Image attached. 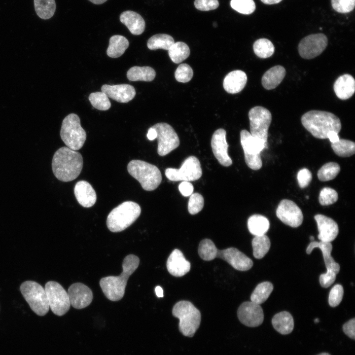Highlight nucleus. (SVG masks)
I'll list each match as a JSON object with an SVG mask.
<instances>
[{
    "mask_svg": "<svg viewBox=\"0 0 355 355\" xmlns=\"http://www.w3.org/2000/svg\"><path fill=\"white\" fill-rule=\"evenodd\" d=\"M83 167L81 154L67 146L58 149L52 161V169L55 177L60 181L68 182L75 179Z\"/></svg>",
    "mask_w": 355,
    "mask_h": 355,
    "instance_id": "obj_1",
    "label": "nucleus"
},
{
    "mask_svg": "<svg viewBox=\"0 0 355 355\" xmlns=\"http://www.w3.org/2000/svg\"><path fill=\"white\" fill-rule=\"evenodd\" d=\"M140 259L134 254L127 255L122 263L123 271L118 276H107L102 278L100 285L102 290L109 300L117 301L124 296L127 283L129 277L138 267Z\"/></svg>",
    "mask_w": 355,
    "mask_h": 355,
    "instance_id": "obj_2",
    "label": "nucleus"
},
{
    "mask_svg": "<svg viewBox=\"0 0 355 355\" xmlns=\"http://www.w3.org/2000/svg\"><path fill=\"white\" fill-rule=\"evenodd\" d=\"M304 127L315 138L327 139L329 132L338 134L341 129L340 119L334 114L325 111L312 110L304 113L301 117Z\"/></svg>",
    "mask_w": 355,
    "mask_h": 355,
    "instance_id": "obj_3",
    "label": "nucleus"
},
{
    "mask_svg": "<svg viewBox=\"0 0 355 355\" xmlns=\"http://www.w3.org/2000/svg\"><path fill=\"white\" fill-rule=\"evenodd\" d=\"M141 213L140 206L132 201H126L114 208L106 218L108 229L112 232L123 231L133 223Z\"/></svg>",
    "mask_w": 355,
    "mask_h": 355,
    "instance_id": "obj_4",
    "label": "nucleus"
},
{
    "mask_svg": "<svg viewBox=\"0 0 355 355\" xmlns=\"http://www.w3.org/2000/svg\"><path fill=\"white\" fill-rule=\"evenodd\" d=\"M172 314L179 320L180 332L185 336L193 337L201 323V315L199 310L190 302L182 300L174 306Z\"/></svg>",
    "mask_w": 355,
    "mask_h": 355,
    "instance_id": "obj_5",
    "label": "nucleus"
},
{
    "mask_svg": "<svg viewBox=\"0 0 355 355\" xmlns=\"http://www.w3.org/2000/svg\"><path fill=\"white\" fill-rule=\"evenodd\" d=\"M129 173L141 184L143 189L152 191L162 181V175L155 165L140 160H133L128 164Z\"/></svg>",
    "mask_w": 355,
    "mask_h": 355,
    "instance_id": "obj_6",
    "label": "nucleus"
},
{
    "mask_svg": "<svg viewBox=\"0 0 355 355\" xmlns=\"http://www.w3.org/2000/svg\"><path fill=\"white\" fill-rule=\"evenodd\" d=\"M60 136L67 147L73 150H79L83 146L86 133L81 127L80 118L77 114H69L63 119Z\"/></svg>",
    "mask_w": 355,
    "mask_h": 355,
    "instance_id": "obj_7",
    "label": "nucleus"
},
{
    "mask_svg": "<svg viewBox=\"0 0 355 355\" xmlns=\"http://www.w3.org/2000/svg\"><path fill=\"white\" fill-rule=\"evenodd\" d=\"M20 290L31 309L39 316L46 315L49 309L48 300L44 288L33 281L23 283Z\"/></svg>",
    "mask_w": 355,
    "mask_h": 355,
    "instance_id": "obj_8",
    "label": "nucleus"
},
{
    "mask_svg": "<svg viewBox=\"0 0 355 355\" xmlns=\"http://www.w3.org/2000/svg\"><path fill=\"white\" fill-rule=\"evenodd\" d=\"M240 141L247 166L254 170L260 169L262 166L260 153L267 147V144L261 139L252 136L245 129L240 132Z\"/></svg>",
    "mask_w": 355,
    "mask_h": 355,
    "instance_id": "obj_9",
    "label": "nucleus"
},
{
    "mask_svg": "<svg viewBox=\"0 0 355 355\" xmlns=\"http://www.w3.org/2000/svg\"><path fill=\"white\" fill-rule=\"evenodd\" d=\"M44 289L52 312L59 316L67 313L71 303L68 292L63 287L56 282L49 281L46 283Z\"/></svg>",
    "mask_w": 355,
    "mask_h": 355,
    "instance_id": "obj_10",
    "label": "nucleus"
},
{
    "mask_svg": "<svg viewBox=\"0 0 355 355\" xmlns=\"http://www.w3.org/2000/svg\"><path fill=\"white\" fill-rule=\"evenodd\" d=\"M165 173L171 181H191L199 179L202 175V171L199 159L190 156L183 161L179 169L167 168Z\"/></svg>",
    "mask_w": 355,
    "mask_h": 355,
    "instance_id": "obj_11",
    "label": "nucleus"
},
{
    "mask_svg": "<svg viewBox=\"0 0 355 355\" xmlns=\"http://www.w3.org/2000/svg\"><path fill=\"white\" fill-rule=\"evenodd\" d=\"M250 134L267 144L268 132L272 121L270 111L261 106H255L248 112Z\"/></svg>",
    "mask_w": 355,
    "mask_h": 355,
    "instance_id": "obj_12",
    "label": "nucleus"
},
{
    "mask_svg": "<svg viewBox=\"0 0 355 355\" xmlns=\"http://www.w3.org/2000/svg\"><path fill=\"white\" fill-rule=\"evenodd\" d=\"M152 127L157 132V153L160 156L167 155L179 146L178 137L171 125L166 123H158Z\"/></svg>",
    "mask_w": 355,
    "mask_h": 355,
    "instance_id": "obj_13",
    "label": "nucleus"
},
{
    "mask_svg": "<svg viewBox=\"0 0 355 355\" xmlns=\"http://www.w3.org/2000/svg\"><path fill=\"white\" fill-rule=\"evenodd\" d=\"M327 38L323 34L309 35L301 39L298 49L300 56L305 59H311L320 55L327 45Z\"/></svg>",
    "mask_w": 355,
    "mask_h": 355,
    "instance_id": "obj_14",
    "label": "nucleus"
},
{
    "mask_svg": "<svg viewBox=\"0 0 355 355\" xmlns=\"http://www.w3.org/2000/svg\"><path fill=\"white\" fill-rule=\"evenodd\" d=\"M278 218L285 224L296 228L301 225L303 215L300 208L292 201L283 199L276 210Z\"/></svg>",
    "mask_w": 355,
    "mask_h": 355,
    "instance_id": "obj_15",
    "label": "nucleus"
},
{
    "mask_svg": "<svg viewBox=\"0 0 355 355\" xmlns=\"http://www.w3.org/2000/svg\"><path fill=\"white\" fill-rule=\"evenodd\" d=\"M237 316L240 322L248 327L259 326L264 320V313L260 305L251 301L241 304L237 310Z\"/></svg>",
    "mask_w": 355,
    "mask_h": 355,
    "instance_id": "obj_16",
    "label": "nucleus"
},
{
    "mask_svg": "<svg viewBox=\"0 0 355 355\" xmlns=\"http://www.w3.org/2000/svg\"><path fill=\"white\" fill-rule=\"evenodd\" d=\"M226 133L220 128L213 134L211 140V147L214 156L218 162L225 167L230 166L232 160L228 154V144L226 140Z\"/></svg>",
    "mask_w": 355,
    "mask_h": 355,
    "instance_id": "obj_17",
    "label": "nucleus"
},
{
    "mask_svg": "<svg viewBox=\"0 0 355 355\" xmlns=\"http://www.w3.org/2000/svg\"><path fill=\"white\" fill-rule=\"evenodd\" d=\"M217 257L222 259L234 269L239 271L248 270L253 266L252 260L235 248L218 250Z\"/></svg>",
    "mask_w": 355,
    "mask_h": 355,
    "instance_id": "obj_18",
    "label": "nucleus"
},
{
    "mask_svg": "<svg viewBox=\"0 0 355 355\" xmlns=\"http://www.w3.org/2000/svg\"><path fill=\"white\" fill-rule=\"evenodd\" d=\"M68 294L71 305L74 308L81 309L90 305L93 299V293L87 286L80 283L72 284Z\"/></svg>",
    "mask_w": 355,
    "mask_h": 355,
    "instance_id": "obj_19",
    "label": "nucleus"
},
{
    "mask_svg": "<svg viewBox=\"0 0 355 355\" xmlns=\"http://www.w3.org/2000/svg\"><path fill=\"white\" fill-rule=\"evenodd\" d=\"M319 230L318 239L320 241L331 242L337 236L339 227L337 223L331 218L321 214L314 216Z\"/></svg>",
    "mask_w": 355,
    "mask_h": 355,
    "instance_id": "obj_20",
    "label": "nucleus"
},
{
    "mask_svg": "<svg viewBox=\"0 0 355 355\" xmlns=\"http://www.w3.org/2000/svg\"><path fill=\"white\" fill-rule=\"evenodd\" d=\"M101 91L108 97L122 103L130 101L136 95L134 87L128 84L114 85L104 84L102 86Z\"/></svg>",
    "mask_w": 355,
    "mask_h": 355,
    "instance_id": "obj_21",
    "label": "nucleus"
},
{
    "mask_svg": "<svg viewBox=\"0 0 355 355\" xmlns=\"http://www.w3.org/2000/svg\"><path fill=\"white\" fill-rule=\"evenodd\" d=\"M166 266L170 274L175 277H182L190 270V262L178 249H175L169 255Z\"/></svg>",
    "mask_w": 355,
    "mask_h": 355,
    "instance_id": "obj_22",
    "label": "nucleus"
},
{
    "mask_svg": "<svg viewBox=\"0 0 355 355\" xmlns=\"http://www.w3.org/2000/svg\"><path fill=\"white\" fill-rule=\"evenodd\" d=\"M74 193L77 202L83 207H91L96 203V192L91 185L86 181H78L75 185Z\"/></svg>",
    "mask_w": 355,
    "mask_h": 355,
    "instance_id": "obj_23",
    "label": "nucleus"
},
{
    "mask_svg": "<svg viewBox=\"0 0 355 355\" xmlns=\"http://www.w3.org/2000/svg\"><path fill=\"white\" fill-rule=\"evenodd\" d=\"M316 248H319L321 250L327 270H331L337 274L340 271V267L331 255L332 250L331 242L311 241L306 249L307 253L310 254Z\"/></svg>",
    "mask_w": 355,
    "mask_h": 355,
    "instance_id": "obj_24",
    "label": "nucleus"
},
{
    "mask_svg": "<svg viewBox=\"0 0 355 355\" xmlns=\"http://www.w3.org/2000/svg\"><path fill=\"white\" fill-rule=\"evenodd\" d=\"M247 82L246 73L241 70H235L230 72L224 77L223 86L224 90L230 94L241 92Z\"/></svg>",
    "mask_w": 355,
    "mask_h": 355,
    "instance_id": "obj_25",
    "label": "nucleus"
},
{
    "mask_svg": "<svg viewBox=\"0 0 355 355\" xmlns=\"http://www.w3.org/2000/svg\"><path fill=\"white\" fill-rule=\"evenodd\" d=\"M334 91L340 99L345 100L351 98L355 91V80L352 75L344 74L340 76L335 81Z\"/></svg>",
    "mask_w": 355,
    "mask_h": 355,
    "instance_id": "obj_26",
    "label": "nucleus"
},
{
    "mask_svg": "<svg viewBox=\"0 0 355 355\" xmlns=\"http://www.w3.org/2000/svg\"><path fill=\"white\" fill-rule=\"evenodd\" d=\"M120 20L133 35H139L144 31L145 27L144 20L140 14L134 11L130 10L124 11L120 16Z\"/></svg>",
    "mask_w": 355,
    "mask_h": 355,
    "instance_id": "obj_27",
    "label": "nucleus"
},
{
    "mask_svg": "<svg viewBox=\"0 0 355 355\" xmlns=\"http://www.w3.org/2000/svg\"><path fill=\"white\" fill-rule=\"evenodd\" d=\"M286 73L284 67L277 65L271 68L263 75L261 83L267 90H272L277 87L282 81Z\"/></svg>",
    "mask_w": 355,
    "mask_h": 355,
    "instance_id": "obj_28",
    "label": "nucleus"
},
{
    "mask_svg": "<svg viewBox=\"0 0 355 355\" xmlns=\"http://www.w3.org/2000/svg\"><path fill=\"white\" fill-rule=\"evenodd\" d=\"M272 324L275 329L283 335L290 333L294 328L293 317L286 311L276 314L272 319Z\"/></svg>",
    "mask_w": 355,
    "mask_h": 355,
    "instance_id": "obj_29",
    "label": "nucleus"
},
{
    "mask_svg": "<svg viewBox=\"0 0 355 355\" xmlns=\"http://www.w3.org/2000/svg\"><path fill=\"white\" fill-rule=\"evenodd\" d=\"M270 227L269 220L264 216L256 214L251 215L248 220V227L253 235H265Z\"/></svg>",
    "mask_w": 355,
    "mask_h": 355,
    "instance_id": "obj_30",
    "label": "nucleus"
},
{
    "mask_svg": "<svg viewBox=\"0 0 355 355\" xmlns=\"http://www.w3.org/2000/svg\"><path fill=\"white\" fill-rule=\"evenodd\" d=\"M129 45V42L125 37L120 35L113 36L109 39L106 54L111 58L119 57L124 54Z\"/></svg>",
    "mask_w": 355,
    "mask_h": 355,
    "instance_id": "obj_31",
    "label": "nucleus"
},
{
    "mask_svg": "<svg viewBox=\"0 0 355 355\" xmlns=\"http://www.w3.org/2000/svg\"><path fill=\"white\" fill-rule=\"evenodd\" d=\"M156 75V72L148 66L131 67L127 72V77L130 81H151Z\"/></svg>",
    "mask_w": 355,
    "mask_h": 355,
    "instance_id": "obj_32",
    "label": "nucleus"
},
{
    "mask_svg": "<svg viewBox=\"0 0 355 355\" xmlns=\"http://www.w3.org/2000/svg\"><path fill=\"white\" fill-rule=\"evenodd\" d=\"M35 11L37 15L43 20L53 17L56 10L55 0H34Z\"/></svg>",
    "mask_w": 355,
    "mask_h": 355,
    "instance_id": "obj_33",
    "label": "nucleus"
},
{
    "mask_svg": "<svg viewBox=\"0 0 355 355\" xmlns=\"http://www.w3.org/2000/svg\"><path fill=\"white\" fill-rule=\"evenodd\" d=\"M174 43V39L171 36L159 34L152 36L148 40L147 46L150 50L162 49L168 50Z\"/></svg>",
    "mask_w": 355,
    "mask_h": 355,
    "instance_id": "obj_34",
    "label": "nucleus"
},
{
    "mask_svg": "<svg viewBox=\"0 0 355 355\" xmlns=\"http://www.w3.org/2000/svg\"><path fill=\"white\" fill-rule=\"evenodd\" d=\"M169 56L176 64L180 63L187 58L190 55V49L184 42H175L168 50Z\"/></svg>",
    "mask_w": 355,
    "mask_h": 355,
    "instance_id": "obj_35",
    "label": "nucleus"
},
{
    "mask_svg": "<svg viewBox=\"0 0 355 355\" xmlns=\"http://www.w3.org/2000/svg\"><path fill=\"white\" fill-rule=\"evenodd\" d=\"M273 290V285L269 282L259 284L250 296V300L256 304L260 305L268 298Z\"/></svg>",
    "mask_w": 355,
    "mask_h": 355,
    "instance_id": "obj_36",
    "label": "nucleus"
},
{
    "mask_svg": "<svg viewBox=\"0 0 355 355\" xmlns=\"http://www.w3.org/2000/svg\"><path fill=\"white\" fill-rule=\"evenodd\" d=\"M270 246V239L265 234L255 236L252 240L254 257L257 259L263 258L268 252Z\"/></svg>",
    "mask_w": 355,
    "mask_h": 355,
    "instance_id": "obj_37",
    "label": "nucleus"
},
{
    "mask_svg": "<svg viewBox=\"0 0 355 355\" xmlns=\"http://www.w3.org/2000/svg\"><path fill=\"white\" fill-rule=\"evenodd\" d=\"M331 146L334 153L340 157H350L355 153V143L350 140L340 139L331 143Z\"/></svg>",
    "mask_w": 355,
    "mask_h": 355,
    "instance_id": "obj_38",
    "label": "nucleus"
},
{
    "mask_svg": "<svg viewBox=\"0 0 355 355\" xmlns=\"http://www.w3.org/2000/svg\"><path fill=\"white\" fill-rule=\"evenodd\" d=\"M253 49L257 57L265 59L271 57L274 54L275 47L270 40L260 38L254 42Z\"/></svg>",
    "mask_w": 355,
    "mask_h": 355,
    "instance_id": "obj_39",
    "label": "nucleus"
},
{
    "mask_svg": "<svg viewBox=\"0 0 355 355\" xmlns=\"http://www.w3.org/2000/svg\"><path fill=\"white\" fill-rule=\"evenodd\" d=\"M198 251L203 260L211 261L217 257L218 249L212 240L205 239L200 242Z\"/></svg>",
    "mask_w": 355,
    "mask_h": 355,
    "instance_id": "obj_40",
    "label": "nucleus"
},
{
    "mask_svg": "<svg viewBox=\"0 0 355 355\" xmlns=\"http://www.w3.org/2000/svg\"><path fill=\"white\" fill-rule=\"evenodd\" d=\"M340 167L336 162H330L324 164L318 172V178L321 181L334 179L339 173Z\"/></svg>",
    "mask_w": 355,
    "mask_h": 355,
    "instance_id": "obj_41",
    "label": "nucleus"
},
{
    "mask_svg": "<svg viewBox=\"0 0 355 355\" xmlns=\"http://www.w3.org/2000/svg\"><path fill=\"white\" fill-rule=\"evenodd\" d=\"M88 98L92 106L97 109L106 110L111 106L108 97L103 92L92 93Z\"/></svg>",
    "mask_w": 355,
    "mask_h": 355,
    "instance_id": "obj_42",
    "label": "nucleus"
},
{
    "mask_svg": "<svg viewBox=\"0 0 355 355\" xmlns=\"http://www.w3.org/2000/svg\"><path fill=\"white\" fill-rule=\"evenodd\" d=\"M231 7L237 12L243 14H250L255 9L253 0H231Z\"/></svg>",
    "mask_w": 355,
    "mask_h": 355,
    "instance_id": "obj_43",
    "label": "nucleus"
},
{
    "mask_svg": "<svg viewBox=\"0 0 355 355\" xmlns=\"http://www.w3.org/2000/svg\"><path fill=\"white\" fill-rule=\"evenodd\" d=\"M338 199L337 191L334 189L325 187L320 191L319 202L322 206H328L335 203Z\"/></svg>",
    "mask_w": 355,
    "mask_h": 355,
    "instance_id": "obj_44",
    "label": "nucleus"
},
{
    "mask_svg": "<svg viewBox=\"0 0 355 355\" xmlns=\"http://www.w3.org/2000/svg\"><path fill=\"white\" fill-rule=\"evenodd\" d=\"M193 71L191 67L187 64H180L175 72L176 79L182 83L189 81L192 78Z\"/></svg>",
    "mask_w": 355,
    "mask_h": 355,
    "instance_id": "obj_45",
    "label": "nucleus"
},
{
    "mask_svg": "<svg viewBox=\"0 0 355 355\" xmlns=\"http://www.w3.org/2000/svg\"><path fill=\"white\" fill-rule=\"evenodd\" d=\"M204 205V199L198 193H192L188 203V211L191 214H195L200 212Z\"/></svg>",
    "mask_w": 355,
    "mask_h": 355,
    "instance_id": "obj_46",
    "label": "nucleus"
},
{
    "mask_svg": "<svg viewBox=\"0 0 355 355\" xmlns=\"http://www.w3.org/2000/svg\"><path fill=\"white\" fill-rule=\"evenodd\" d=\"M344 295V289L342 285L337 284L330 290L328 303L332 307H335L341 303Z\"/></svg>",
    "mask_w": 355,
    "mask_h": 355,
    "instance_id": "obj_47",
    "label": "nucleus"
},
{
    "mask_svg": "<svg viewBox=\"0 0 355 355\" xmlns=\"http://www.w3.org/2000/svg\"><path fill=\"white\" fill-rule=\"evenodd\" d=\"M333 8L339 13H346L355 7V0H331Z\"/></svg>",
    "mask_w": 355,
    "mask_h": 355,
    "instance_id": "obj_48",
    "label": "nucleus"
},
{
    "mask_svg": "<svg viewBox=\"0 0 355 355\" xmlns=\"http://www.w3.org/2000/svg\"><path fill=\"white\" fill-rule=\"evenodd\" d=\"M299 186L301 188L307 187L312 179L311 172L306 168L300 170L297 175Z\"/></svg>",
    "mask_w": 355,
    "mask_h": 355,
    "instance_id": "obj_49",
    "label": "nucleus"
},
{
    "mask_svg": "<svg viewBox=\"0 0 355 355\" xmlns=\"http://www.w3.org/2000/svg\"><path fill=\"white\" fill-rule=\"evenodd\" d=\"M195 7L201 11H209L217 8L219 6L217 0H195Z\"/></svg>",
    "mask_w": 355,
    "mask_h": 355,
    "instance_id": "obj_50",
    "label": "nucleus"
},
{
    "mask_svg": "<svg viewBox=\"0 0 355 355\" xmlns=\"http://www.w3.org/2000/svg\"><path fill=\"white\" fill-rule=\"evenodd\" d=\"M336 275L332 270L327 269L325 273L322 274L320 276V285L324 288L329 287L334 282Z\"/></svg>",
    "mask_w": 355,
    "mask_h": 355,
    "instance_id": "obj_51",
    "label": "nucleus"
},
{
    "mask_svg": "<svg viewBox=\"0 0 355 355\" xmlns=\"http://www.w3.org/2000/svg\"><path fill=\"white\" fill-rule=\"evenodd\" d=\"M343 330L349 338L355 339V319L353 318L343 325Z\"/></svg>",
    "mask_w": 355,
    "mask_h": 355,
    "instance_id": "obj_52",
    "label": "nucleus"
},
{
    "mask_svg": "<svg viewBox=\"0 0 355 355\" xmlns=\"http://www.w3.org/2000/svg\"><path fill=\"white\" fill-rule=\"evenodd\" d=\"M178 190L183 196L187 197L192 194L194 187L190 182L183 181L179 184Z\"/></svg>",
    "mask_w": 355,
    "mask_h": 355,
    "instance_id": "obj_53",
    "label": "nucleus"
},
{
    "mask_svg": "<svg viewBox=\"0 0 355 355\" xmlns=\"http://www.w3.org/2000/svg\"><path fill=\"white\" fill-rule=\"evenodd\" d=\"M327 139L329 140L331 143L336 142L340 139L338 134L334 131H331L328 133Z\"/></svg>",
    "mask_w": 355,
    "mask_h": 355,
    "instance_id": "obj_54",
    "label": "nucleus"
},
{
    "mask_svg": "<svg viewBox=\"0 0 355 355\" xmlns=\"http://www.w3.org/2000/svg\"><path fill=\"white\" fill-rule=\"evenodd\" d=\"M147 137L150 141L154 140L157 138V132L152 127L148 130Z\"/></svg>",
    "mask_w": 355,
    "mask_h": 355,
    "instance_id": "obj_55",
    "label": "nucleus"
},
{
    "mask_svg": "<svg viewBox=\"0 0 355 355\" xmlns=\"http://www.w3.org/2000/svg\"><path fill=\"white\" fill-rule=\"evenodd\" d=\"M156 295L158 297H163V291L162 288L160 286H157L155 288Z\"/></svg>",
    "mask_w": 355,
    "mask_h": 355,
    "instance_id": "obj_56",
    "label": "nucleus"
},
{
    "mask_svg": "<svg viewBox=\"0 0 355 355\" xmlns=\"http://www.w3.org/2000/svg\"><path fill=\"white\" fill-rule=\"evenodd\" d=\"M262 2L267 4H272L278 3L281 2L282 0H260Z\"/></svg>",
    "mask_w": 355,
    "mask_h": 355,
    "instance_id": "obj_57",
    "label": "nucleus"
},
{
    "mask_svg": "<svg viewBox=\"0 0 355 355\" xmlns=\"http://www.w3.org/2000/svg\"><path fill=\"white\" fill-rule=\"evenodd\" d=\"M92 3L96 4H102L105 1H106L107 0H89Z\"/></svg>",
    "mask_w": 355,
    "mask_h": 355,
    "instance_id": "obj_58",
    "label": "nucleus"
},
{
    "mask_svg": "<svg viewBox=\"0 0 355 355\" xmlns=\"http://www.w3.org/2000/svg\"><path fill=\"white\" fill-rule=\"evenodd\" d=\"M330 355L329 354L327 353H320V354H319V355Z\"/></svg>",
    "mask_w": 355,
    "mask_h": 355,
    "instance_id": "obj_59",
    "label": "nucleus"
},
{
    "mask_svg": "<svg viewBox=\"0 0 355 355\" xmlns=\"http://www.w3.org/2000/svg\"><path fill=\"white\" fill-rule=\"evenodd\" d=\"M310 240H311V241H314V237L313 236H311V237H310Z\"/></svg>",
    "mask_w": 355,
    "mask_h": 355,
    "instance_id": "obj_60",
    "label": "nucleus"
},
{
    "mask_svg": "<svg viewBox=\"0 0 355 355\" xmlns=\"http://www.w3.org/2000/svg\"><path fill=\"white\" fill-rule=\"evenodd\" d=\"M314 321H315V322L317 323V322H318L319 321V320L318 319H316Z\"/></svg>",
    "mask_w": 355,
    "mask_h": 355,
    "instance_id": "obj_61",
    "label": "nucleus"
}]
</instances>
